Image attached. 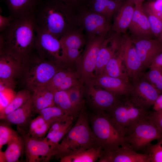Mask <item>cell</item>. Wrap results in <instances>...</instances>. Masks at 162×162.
<instances>
[{"instance_id":"cell-20","label":"cell","mask_w":162,"mask_h":162,"mask_svg":"<svg viewBox=\"0 0 162 162\" xmlns=\"http://www.w3.org/2000/svg\"><path fill=\"white\" fill-rule=\"evenodd\" d=\"M134 37L133 39L152 38L153 35L147 17L141 7L135 6L132 19L128 28Z\"/></svg>"},{"instance_id":"cell-47","label":"cell","mask_w":162,"mask_h":162,"mask_svg":"<svg viewBox=\"0 0 162 162\" xmlns=\"http://www.w3.org/2000/svg\"><path fill=\"white\" fill-rule=\"evenodd\" d=\"M136 7H141L142 6L143 2L144 0H132Z\"/></svg>"},{"instance_id":"cell-23","label":"cell","mask_w":162,"mask_h":162,"mask_svg":"<svg viewBox=\"0 0 162 162\" xmlns=\"http://www.w3.org/2000/svg\"><path fill=\"white\" fill-rule=\"evenodd\" d=\"M41 0H4L10 13L14 19L33 14Z\"/></svg>"},{"instance_id":"cell-22","label":"cell","mask_w":162,"mask_h":162,"mask_svg":"<svg viewBox=\"0 0 162 162\" xmlns=\"http://www.w3.org/2000/svg\"><path fill=\"white\" fill-rule=\"evenodd\" d=\"M31 96L22 106L9 114L0 116L1 119L9 124L16 125L18 128L29 124L32 112Z\"/></svg>"},{"instance_id":"cell-33","label":"cell","mask_w":162,"mask_h":162,"mask_svg":"<svg viewBox=\"0 0 162 162\" xmlns=\"http://www.w3.org/2000/svg\"><path fill=\"white\" fill-rule=\"evenodd\" d=\"M37 113L41 115L46 121L51 124L65 116L69 115L55 105L42 109Z\"/></svg>"},{"instance_id":"cell-4","label":"cell","mask_w":162,"mask_h":162,"mask_svg":"<svg viewBox=\"0 0 162 162\" xmlns=\"http://www.w3.org/2000/svg\"><path fill=\"white\" fill-rule=\"evenodd\" d=\"M32 50L23 62L21 76L25 88L33 92L37 88L47 85L61 66L32 53Z\"/></svg>"},{"instance_id":"cell-45","label":"cell","mask_w":162,"mask_h":162,"mask_svg":"<svg viewBox=\"0 0 162 162\" xmlns=\"http://www.w3.org/2000/svg\"><path fill=\"white\" fill-rule=\"evenodd\" d=\"M150 68H155L162 71V51L155 57Z\"/></svg>"},{"instance_id":"cell-37","label":"cell","mask_w":162,"mask_h":162,"mask_svg":"<svg viewBox=\"0 0 162 162\" xmlns=\"http://www.w3.org/2000/svg\"><path fill=\"white\" fill-rule=\"evenodd\" d=\"M18 134L17 132L8 125V123H1L0 124V150L4 145Z\"/></svg>"},{"instance_id":"cell-7","label":"cell","mask_w":162,"mask_h":162,"mask_svg":"<svg viewBox=\"0 0 162 162\" xmlns=\"http://www.w3.org/2000/svg\"><path fill=\"white\" fill-rule=\"evenodd\" d=\"M107 34L87 38L84 50L76 62V71L83 84L91 82L95 77L94 73L98 53Z\"/></svg>"},{"instance_id":"cell-9","label":"cell","mask_w":162,"mask_h":162,"mask_svg":"<svg viewBox=\"0 0 162 162\" xmlns=\"http://www.w3.org/2000/svg\"><path fill=\"white\" fill-rule=\"evenodd\" d=\"M78 22L87 38L106 35L111 29L112 25L106 17L91 10L87 7L78 11Z\"/></svg>"},{"instance_id":"cell-17","label":"cell","mask_w":162,"mask_h":162,"mask_svg":"<svg viewBox=\"0 0 162 162\" xmlns=\"http://www.w3.org/2000/svg\"><path fill=\"white\" fill-rule=\"evenodd\" d=\"M132 40L143 68L150 67L155 57L162 51V43L152 38Z\"/></svg>"},{"instance_id":"cell-5","label":"cell","mask_w":162,"mask_h":162,"mask_svg":"<svg viewBox=\"0 0 162 162\" xmlns=\"http://www.w3.org/2000/svg\"><path fill=\"white\" fill-rule=\"evenodd\" d=\"M91 128L96 145L104 152L115 150L125 144L124 136L114 125L108 114L104 111L93 116Z\"/></svg>"},{"instance_id":"cell-18","label":"cell","mask_w":162,"mask_h":162,"mask_svg":"<svg viewBox=\"0 0 162 162\" xmlns=\"http://www.w3.org/2000/svg\"><path fill=\"white\" fill-rule=\"evenodd\" d=\"M86 85L87 93L92 104L101 111H109L120 101L116 95L103 88H98L91 82Z\"/></svg>"},{"instance_id":"cell-41","label":"cell","mask_w":162,"mask_h":162,"mask_svg":"<svg viewBox=\"0 0 162 162\" xmlns=\"http://www.w3.org/2000/svg\"><path fill=\"white\" fill-rule=\"evenodd\" d=\"M142 7L152 12L162 20V0L148 2L143 4Z\"/></svg>"},{"instance_id":"cell-43","label":"cell","mask_w":162,"mask_h":162,"mask_svg":"<svg viewBox=\"0 0 162 162\" xmlns=\"http://www.w3.org/2000/svg\"><path fill=\"white\" fill-rule=\"evenodd\" d=\"M149 118L162 132V110L155 111L152 113H149Z\"/></svg>"},{"instance_id":"cell-3","label":"cell","mask_w":162,"mask_h":162,"mask_svg":"<svg viewBox=\"0 0 162 162\" xmlns=\"http://www.w3.org/2000/svg\"><path fill=\"white\" fill-rule=\"evenodd\" d=\"M74 125L52 151V156L60 157L97 146L84 110L80 111Z\"/></svg>"},{"instance_id":"cell-39","label":"cell","mask_w":162,"mask_h":162,"mask_svg":"<svg viewBox=\"0 0 162 162\" xmlns=\"http://www.w3.org/2000/svg\"><path fill=\"white\" fill-rule=\"evenodd\" d=\"M146 153L149 155L150 162H162V146L160 141L156 144H151Z\"/></svg>"},{"instance_id":"cell-40","label":"cell","mask_w":162,"mask_h":162,"mask_svg":"<svg viewBox=\"0 0 162 162\" xmlns=\"http://www.w3.org/2000/svg\"><path fill=\"white\" fill-rule=\"evenodd\" d=\"M16 94L14 89H12L5 88L0 91V111L9 104Z\"/></svg>"},{"instance_id":"cell-32","label":"cell","mask_w":162,"mask_h":162,"mask_svg":"<svg viewBox=\"0 0 162 162\" xmlns=\"http://www.w3.org/2000/svg\"><path fill=\"white\" fill-rule=\"evenodd\" d=\"M32 96L31 92L26 89L18 91L9 104L0 111V117L6 115L18 109Z\"/></svg>"},{"instance_id":"cell-26","label":"cell","mask_w":162,"mask_h":162,"mask_svg":"<svg viewBox=\"0 0 162 162\" xmlns=\"http://www.w3.org/2000/svg\"><path fill=\"white\" fill-rule=\"evenodd\" d=\"M103 152L100 147L94 146L59 158L60 162H94L98 160Z\"/></svg>"},{"instance_id":"cell-50","label":"cell","mask_w":162,"mask_h":162,"mask_svg":"<svg viewBox=\"0 0 162 162\" xmlns=\"http://www.w3.org/2000/svg\"><path fill=\"white\" fill-rule=\"evenodd\" d=\"M159 141H160L161 142V143H162V137L161 138V139H160V140H159Z\"/></svg>"},{"instance_id":"cell-12","label":"cell","mask_w":162,"mask_h":162,"mask_svg":"<svg viewBox=\"0 0 162 162\" xmlns=\"http://www.w3.org/2000/svg\"><path fill=\"white\" fill-rule=\"evenodd\" d=\"M119 50L129 78L133 80L140 76L144 68L132 38L126 35L121 36Z\"/></svg>"},{"instance_id":"cell-44","label":"cell","mask_w":162,"mask_h":162,"mask_svg":"<svg viewBox=\"0 0 162 162\" xmlns=\"http://www.w3.org/2000/svg\"><path fill=\"white\" fill-rule=\"evenodd\" d=\"M14 19L9 15L8 16L0 15V32H3L10 24L11 22Z\"/></svg>"},{"instance_id":"cell-31","label":"cell","mask_w":162,"mask_h":162,"mask_svg":"<svg viewBox=\"0 0 162 162\" xmlns=\"http://www.w3.org/2000/svg\"><path fill=\"white\" fill-rule=\"evenodd\" d=\"M83 85L80 82L65 90L73 105L79 112L84 108Z\"/></svg>"},{"instance_id":"cell-38","label":"cell","mask_w":162,"mask_h":162,"mask_svg":"<svg viewBox=\"0 0 162 162\" xmlns=\"http://www.w3.org/2000/svg\"><path fill=\"white\" fill-rule=\"evenodd\" d=\"M143 76L161 94L162 93V70L155 68H150L149 71L145 74Z\"/></svg>"},{"instance_id":"cell-13","label":"cell","mask_w":162,"mask_h":162,"mask_svg":"<svg viewBox=\"0 0 162 162\" xmlns=\"http://www.w3.org/2000/svg\"><path fill=\"white\" fill-rule=\"evenodd\" d=\"M25 143V153L27 162H46L52 157V149L44 138L32 137L27 134H22Z\"/></svg>"},{"instance_id":"cell-35","label":"cell","mask_w":162,"mask_h":162,"mask_svg":"<svg viewBox=\"0 0 162 162\" xmlns=\"http://www.w3.org/2000/svg\"><path fill=\"white\" fill-rule=\"evenodd\" d=\"M72 71L70 69L61 67L47 85L54 92L58 91L66 77Z\"/></svg>"},{"instance_id":"cell-15","label":"cell","mask_w":162,"mask_h":162,"mask_svg":"<svg viewBox=\"0 0 162 162\" xmlns=\"http://www.w3.org/2000/svg\"><path fill=\"white\" fill-rule=\"evenodd\" d=\"M99 162H150L149 155L138 153L125 145L116 149L104 152Z\"/></svg>"},{"instance_id":"cell-6","label":"cell","mask_w":162,"mask_h":162,"mask_svg":"<svg viewBox=\"0 0 162 162\" xmlns=\"http://www.w3.org/2000/svg\"><path fill=\"white\" fill-rule=\"evenodd\" d=\"M109 112L112 122L124 136L149 114L146 110L134 104L129 99L119 101Z\"/></svg>"},{"instance_id":"cell-19","label":"cell","mask_w":162,"mask_h":162,"mask_svg":"<svg viewBox=\"0 0 162 162\" xmlns=\"http://www.w3.org/2000/svg\"><path fill=\"white\" fill-rule=\"evenodd\" d=\"M91 82L116 95L128 96L131 88V83L129 81L103 74L95 77Z\"/></svg>"},{"instance_id":"cell-16","label":"cell","mask_w":162,"mask_h":162,"mask_svg":"<svg viewBox=\"0 0 162 162\" xmlns=\"http://www.w3.org/2000/svg\"><path fill=\"white\" fill-rule=\"evenodd\" d=\"M23 62L0 49V80L15 81L21 76Z\"/></svg>"},{"instance_id":"cell-24","label":"cell","mask_w":162,"mask_h":162,"mask_svg":"<svg viewBox=\"0 0 162 162\" xmlns=\"http://www.w3.org/2000/svg\"><path fill=\"white\" fill-rule=\"evenodd\" d=\"M32 94V110L37 113L40 110L54 105V92L47 85L39 87Z\"/></svg>"},{"instance_id":"cell-46","label":"cell","mask_w":162,"mask_h":162,"mask_svg":"<svg viewBox=\"0 0 162 162\" xmlns=\"http://www.w3.org/2000/svg\"><path fill=\"white\" fill-rule=\"evenodd\" d=\"M155 111L162 110V93L160 94L153 105Z\"/></svg>"},{"instance_id":"cell-27","label":"cell","mask_w":162,"mask_h":162,"mask_svg":"<svg viewBox=\"0 0 162 162\" xmlns=\"http://www.w3.org/2000/svg\"><path fill=\"white\" fill-rule=\"evenodd\" d=\"M103 74L129 81V78L123 62L119 47L106 65Z\"/></svg>"},{"instance_id":"cell-42","label":"cell","mask_w":162,"mask_h":162,"mask_svg":"<svg viewBox=\"0 0 162 162\" xmlns=\"http://www.w3.org/2000/svg\"><path fill=\"white\" fill-rule=\"evenodd\" d=\"M78 12L87 6L88 0H58Z\"/></svg>"},{"instance_id":"cell-28","label":"cell","mask_w":162,"mask_h":162,"mask_svg":"<svg viewBox=\"0 0 162 162\" xmlns=\"http://www.w3.org/2000/svg\"><path fill=\"white\" fill-rule=\"evenodd\" d=\"M79 27L73 30L60 39L61 51L69 49H80L87 41L86 36Z\"/></svg>"},{"instance_id":"cell-11","label":"cell","mask_w":162,"mask_h":162,"mask_svg":"<svg viewBox=\"0 0 162 162\" xmlns=\"http://www.w3.org/2000/svg\"><path fill=\"white\" fill-rule=\"evenodd\" d=\"M128 95L129 100L134 104L146 110L153 106L161 93L144 77L140 76L133 80Z\"/></svg>"},{"instance_id":"cell-49","label":"cell","mask_w":162,"mask_h":162,"mask_svg":"<svg viewBox=\"0 0 162 162\" xmlns=\"http://www.w3.org/2000/svg\"><path fill=\"white\" fill-rule=\"evenodd\" d=\"M115 0L117 1H118V2H122L124 0Z\"/></svg>"},{"instance_id":"cell-14","label":"cell","mask_w":162,"mask_h":162,"mask_svg":"<svg viewBox=\"0 0 162 162\" xmlns=\"http://www.w3.org/2000/svg\"><path fill=\"white\" fill-rule=\"evenodd\" d=\"M106 36L99 52L94 70L95 77L103 74L104 69L118 49L120 34L114 32Z\"/></svg>"},{"instance_id":"cell-1","label":"cell","mask_w":162,"mask_h":162,"mask_svg":"<svg viewBox=\"0 0 162 162\" xmlns=\"http://www.w3.org/2000/svg\"><path fill=\"white\" fill-rule=\"evenodd\" d=\"M78 13L58 0H41L33 15L36 26L60 39L79 28Z\"/></svg>"},{"instance_id":"cell-2","label":"cell","mask_w":162,"mask_h":162,"mask_svg":"<svg viewBox=\"0 0 162 162\" xmlns=\"http://www.w3.org/2000/svg\"><path fill=\"white\" fill-rule=\"evenodd\" d=\"M36 37L33 14L14 19L0 34V49L22 62L34 49Z\"/></svg>"},{"instance_id":"cell-10","label":"cell","mask_w":162,"mask_h":162,"mask_svg":"<svg viewBox=\"0 0 162 162\" xmlns=\"http://www.w3.org/2000/svg\"><path fill=\"white\" fill-rule=\"evenodd\" d=\"M34 48L41 57L60 65L61 47L60 39L36 26Z\"/></svg>"},{"instance_id":"cell-34","label":"cell","mask_w":162,"mask_h":162,"mask_svg":"<svg viewBox=\"0 0 162 162\" xmlns=\"http://www.w3.org/2000/svg\"><path fill=\"white\" fill-rule=\"evenodd\" d=\"M110 0H88L87 7L91 10L102 15L110 21L108 6Z\"/></svg>"},{"instance_id":"cell-48","label":"cell","mask_w":162,"mask_h":162,"mask_svg":"<svg viewBox=\"0 0 162 162\" xmlns=\"http://www.w3.org/2000/svg\"><path fill=\"white\" fill-rule=\"evenodd\" d=\"M157 39L162 43V32Z\"/></svg>"},{"instance_id":"cell-36","label":"cell","mask_w":162,"mask_h":162,"mask_svg":"<svg viewBox=\"0 0 162 162\" xmlns=\"http://www.w3.org/2000/svg\"><path fill=\"white\" fill-rule=\"evenodd\" d=\"M142 8L153 35L158 38L162 32V20L148 10Z\"/></svg>"},{"instance_id":"cell-51","label":"cell","mask_w":162,"mask_h":162,"mask_svg":"<svg viewBox=\"0 0 162 162\" xmlns=\"http://www.w3.org/2000/svg\"><path fill=\"white\" fill-rule=\"evenodd\" d=\"M156 0H150V1H154Z\"/></svg>"},{"instance_id":"cell-21","label":"cell","mask_w":162,"mask_h":162,"mask_svg":"<svg viewBox=\"0 0 162 162\" xmlns=\"http://www.w3.org/2000/svg\"><path fill=\"white\" fill-rule=\"evenodd\" d=\"M135 9V4L132 0L124 1L113 16L112 30L119 34L125 33L130 24Z\"/></svg>"},{"instance_id":"cell-30","label":"cell","mask_w":162,"mask_h":162,"mask_svg":"<svg viewBox=\"0 0 162 162\" xmlns=\"http://www.w3.org/2000/svg\"><path fill=\"white\" fill-rule=\"evenodd\" d=\"M54 105L59 107L66 114L78 116L79 112L75 108L72 104L66 91L55 92L54 97Z\"/></svg>"},{"instance_id":"cell-25","label":"cell","mask_w":162,"mask_h":162,"mask_svg":"<svg viewBox=\"0 0 162 162\" xmlns=\"http://www.w3.org/2000/svg\"><path fill=\"white\" fill-rule=\"evenodd\" d=\"M7 145L6 150L4 152H0V162H18L25 150L23 137L18 134L9 141Z\"/></svg>"},{"instance_id":"cell-8","label":"cell","mask_w":162,"mask_h":162,"mask_svg":"<svg viewBox=\"0 0 162 162\" xmlns=\"http://www.w3.org/2000/svg\"><path fill=\"white\" fill-rule=\"evenodd\" d=\"M162 137L160 131L149 117L137 124L131 131L124 137L125 145L137 152L146 151L153 140Z\"/></svg>"},{"instance_id":"cell-29","label":"cell","mask_w":162,"mask_h":162,"mask_svg":"<svg viewBox=\"0 0 162 162\" xmlns=\"http://www.w3.org/2000/svg\"><path fill=\"white\" fill-rule=\"evenodd\" d=\"M51 125L39 115L30 121L28 125V134L33 137L43 138L48 131Z\"/></svg>"}]
</instances>
